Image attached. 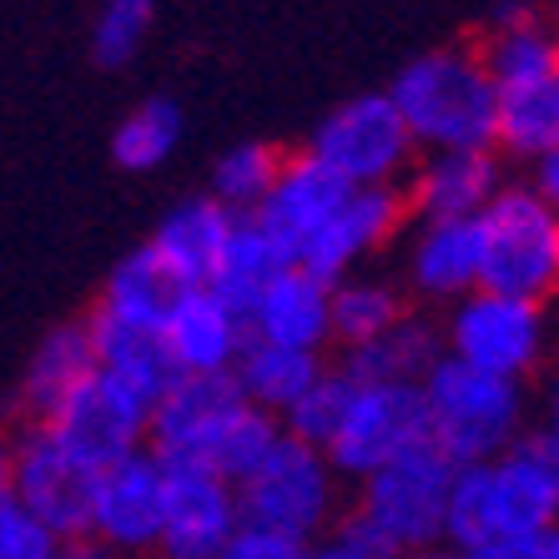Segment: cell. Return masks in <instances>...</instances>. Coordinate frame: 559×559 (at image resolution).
I'll use <instances>...</instances> for the list:
<instances>
[{
	"label": "cell",
	"instance_id": "1",
	"mask_svg": "<svg viewBox=\"0 0 559 559\" xmlns=\"http://www.w3.org/2000/svg\"><path fill=\"white\" fill-rule=\"evenodd\" d=\"M283 439V418L258 408L237 389L233 373L187 378L177 373L171 389L152 408V449L167 464L207 468L227 484L258 474V464Z\"/></svg>",
	"mask_w": 559,
	"mask_h": 559
},
{
	"label": "cell",
	"instance_id": "2",
	"mask_svg": "<svg viewBox=\"0 0 559 559\" xmlns=\"http://www.w3.org/2000/svg\"><path fill=\"white\" fill-rule=\"evenodd\" d=\"M559 530V449L545 433H524L499 459L464 464L449 495V539L459 555L534 539Z\"/></svg>",
	"mask_w": 559,
	"mask_h": 559
},
{
	"label": "cell",
	"instance_id": "3",
	"mask_svg": "<svg viewBox=\"0 0 559 559\" xmlns=\"http://www.w3.org/2000/svg\"><path fill=\"white\" fill-rule=\"evenodd\" d=\"M418 152H495L499 86L479 46H443L408 61L389 86Z\"/></svg>",
	"mask_w": 559,
	"mask_h": 559
},
{
	"label": "cell",
	"instance_id": "4",
	"mask_svg": "<svg viewBox=\"0 0 559 559\" xmlns=\"http://www.w3.org/2000/svg\"><path fill=\"white\" fill-rule=\"evenodd\" d=\"M459 464L439 443H418L373 479L358 484L343 534L378 559H408L439 549L449 539V495H454Z\"/></svg>",
	"mask_w": 559,
	"mask_h": 559
},
{
	"label": "cell",
	"instance_id": "5",
	"mask_svg": "<svg viewBox=\"0 0 559 559\" xmlns=\"http://www.w3.org/2000/svg\"><path fill=\"white\" fill-rule=\"evenodd\" d=\"M418 389H424L433 443L459 468L499 459L509 443L530 433L524 429V383H514V378L479 373V368L443 353Z\"/></svg>",
	"mask_w": 559,
	"mask_h": 559
},
{
	"label": "cell",
	"instance_id": "6",
	"mask_svg": "<svg viewBox=\"0 0 559 559\" xmlns=\"http://www.w3.org/2000/svg\"><path fill=\"white\" fill-rule=\"evenodd\" d=\"M308 156L338 171L348 187H399L418 167V142L389 92L333 106L308 136Z\"/></svg>",
	"mask_w": 559,
	"mask_h": 559
},
{
	"label": "cell",
	"instance_id": "7",
	"mask_svg": "<svg viewBox=\"0 0 559 559\" xmlns=\"http://www.w3.org/2000/svg\"><path fill=\"white\" fill-rule=\"evenodd\" d=\"M484 287L545 302L559 287V207L534 187H504L479 217Z\"/></svg>",
	"mask_w": 559,
	"mask_h": 559
},
{
	"label": "cell",
	"instance_id": "8",
	"mask_svg": "<svg viewBox=\"0 0 559 559\" xmlns=\"http://www.w3.org/2000/svg\"><path fill=\"white\" fill-rule=\"evenodd\" d=\"M242 520L273 524L302 545H318V534L338 514V468L323 449H308L302 439H277V449L258 464L252 479L237 484Z\"/></svg>",
	"mask_w": 559,
	"mask_h": 559
},
{
	"label": "cell",
	"instance_id": "9",
	"mask_svg": "<svg viewBox=\"0 0 559 559\" xmlns=\"http://www.w3.org/2000/svg\"><path fill=\"white\" fill-rule=\"evenodd\" d=\"M443 353L479 373L524 383L545 358V308L514 293L479 287L443 318Z\"/></svg>",
	"mask_w": 559,
	"mask_h": 559
},
{
	"label": "cell",
	"instance_id": "10",
	"mask_svg": "<svg viewBox=\"0 0 559 559\" xmlns=\"http://www.w3.org/2000/svg\"><path fill=\"white\" fill-rule=\"evenodd\" d=\"M429 439V408L418 383H358L338 439L328 443V464L338 468V479L364 484Z\"/></svg>",
	"mask_w": 559,
	"mask_h": 559
},
{
	"label": "cell",
	"instance_id": "11",
	"mask_svg": "<svg viewBox=\"0 0 559 559\" xmlns=\"http://www.w3.org/2000/svg\"><path fill=\"white\" fill-rule=\"evenodd\" d=\"M152 408L146 393L96 368L40 429H51L66 454H76L86 468H106L136 449H152Z\"/></svg>",
	"mask_w": 559,
	"mask_h": 559
},
{
	"label": "cell",
	"instance_id": "12",
	"mask_svg": "<svg viewBox=\"0 0 559 559\" xmlns=\"http://www.w3.org/2000/svg\"><path fill=\"white\" fill-rule=\"evenodd\" d=\"M162 514H167V459L156 449H136L117 464L96 468L86 534L102 539L117 559L156 555Z\"/></svg>",
	"mask_w": 559,
	"mask_h": 559
},
{
	"label": "cell",
	"instance_id": "13",
	"mask_svg": "<svg viewBox=\"0 0 559 559\" xmlns=\"http://www.w3.org/2000/svg\"><path fill=\"white\" fill-rule=\"evenodd\" d=\"M11 479H15V499H21L40 524H51L61 539L86 534L96 468H86L76 454H66L61 439H56L51 429L31 424V429L15 439Z\"/></svg>",
	"mask_w": 559,
	"mask_h": 559
},
{
	"label": "cell",
	"instance_id": "14",
	"mask_svg": "<svg viewBox=\"0 0 559 559\" xmlns=\"http://www.w3.org/2000/svg\"><path fill=\"white\" fill-rule=\"evenodd\" d=\"M237 524H242L237 484L192 464H167V514L156 559H222Z\"/></svg>",
	"mask_w": 559,
	"mask_h": 559
},
{
	"label": "cell",
	"instance_id": "15",
	"mask_svg": "<svg viewBox=\"0 0 559 559\" xmlns=\"http://www.w3.org/2000/svg\"><path fill=\"white\" fill-rule=\"evenodd\" d=\"M408 217V197L399 187H358L318 233L302 242L298 267H308L323 283H343L373 258L378 248H389L399 227Z\"/></svg>",
	"mask_w": 559,
	"mask_h": 559
},
{
	"label": "cell",
	"instance_id": "16",
	"mask_svg": "<svg viewBox=\"0 0 559 559\" xmlns=\"http://www.w3.org/2000/svg\"><path fill=\"white\" fill-rule=\"evenodd\" d=\"M162 343H167L171 368L187 378L237 373L252 343L248 312L222 298L217 287H187L182 302L171 308L167 328H162Z\"/></svg>",
	"mask_w": 559,
	"mask_h": 559
},
{
	"label": "cell",
	"instance_id": "17",
	"mask_svg": "<svg viewBox=\"0 0 559 559\" xmlns=\"http://www.w3.org/2000/svg\"><path fill=\"white\" fill-rule=\"evenodd\" d=\"M504 187L499 152H424L404 197L418 222H479Z\"/></svg>",
	"mask_w": 559,
	"mask_h": 559
},
{
	"label": "cell",
	"instance_id": "18",
	"mask_svg": "<svg viewBox=\"0 0 559 559\" xmlns=\"http://www.w3.org/2000/svg\"><path fill=\"white\" fill-rule=\"evenodd\" d=\"M248 333L252 343L273 348L323 353L333 343V283L312 277L308 267H287L248 308Z\"/></svg>",
	"mask_w": 559,
	"mask_h": 559
},
{
	"label": "cell",
	"instance_id": "19",
	"mask_svg": "<svg viewBox=\"0 0 559 559\" xmlns=\"http://www.w3.org/2000/svg\"><path fill=\"white\" fill-rule=\"evenodd\" d=\"M408 287L429 302H449L484 287V233L479 222H418L408 242Z\"/></svg>",
	"mask_w": 559,
	"mask_h": 559
},
{
	"label": "cell",
	"instance_id": "20",
	"mask_svg": "<svg viewBox=\"0 0 559 559\" xmlns=\"http://www.w3.org/2000/svg\"><path fill=\"white\" fill-rule=\"evenodd\" d=\"M353 192H358V187H348L338 171H328L318 156L298 152V156H283V171H277L273 192H267V202H262L252 217L267 222L287 248H293V258H298L302 242H308Z\"/></svg>",
	"mask_w": 559,
	"mask_h": 559
},
{
	"label": "cell",
	"instance_id": "21",
	"mask_svg": "<svg viewBox=\"0 0 559 559\" xmlns=\"http://www.w3.org/2000/svg\"><path fill=\"white\" fill-rule=\"evenodd\" d=\"M233 227H237V212H227L217 197H192V202H182V207H171L162 217V227L152 237V252L187 287H212Z\"/></svg>",
	"mask_w": 559,
	"mask_h": 559
},
{
	"label": "cell",
	"instance_id": "22",
	"mask_svg": "<svg viewBox=\"0 0 559 559\" xmlns=\"http://www.w3.org/2000/svg\"><path fill=\"white\" fill-rule=\"evenodd\" d=\"M489 76L499 92L509 86H530V81H549L559 76V31H549L530 5H499L495 31L479 46Z\"/></svg>",
	"mask_w": 559,
	"mask_h": 559
},
{
	"label": "cell",
	"instance_id": "23",
	"mask_svg": "<svg viewBox=\"0 0 559 559\" xmlns=\"http://www.w3.org/2000/svg\"><path fill=\"white\" fill-rule=\"evenodd\" d=\"M187 283L177 273H171L167 262L152 252V242L136 252H127V258L111 267V277H106V293L96 308L111 312V318H121V323H136V328H152V333H162L171 318V308L182 302Z\"/></svg>",
	"mask_w": 559,
	"mask_h": 559
},
{
	"label": "cell",
	"instance_id": "24",
	"mask_svg": "<svg viewBox=\"0 0 559 559\" xmlns=\"http://www.w3.org/2000/svg\"><path fill=\"white\" fill-rule=\"evenodd\" d=\"M86 333H92V353H96V368H102V373H117L121 383H131L136 393H146L152 404L171 389L177 368H171V358H167L162 333L136 328V323H121V318H111V312H102V308L92 312Z\"/></svg>",
	"mask_w": 559,
	"mask_h": 559
},
{
	"label": "cell",
	"instance_id": "25",
	"mask_svg": "<svg viewBox=\"0 0 559 559\" xmlns=\"http://www.w3.org/2000/svg\"><path fill=\"white\" fill-rule=\"evenodd\" d=\"M443 358V328L408 312L399 328L364 348H343V373L358 383H424L429 368Z\"/></svg>",
	"mask_w": 559,
	"mask_h": 559
},
{
	"label": "cell",
	"instance_id": "26",
	"mask_svg": "<svg viewBox=\"0 0 559 559\" xmlns=\"http://www.w3.org/2000/svg\"><path fill=\"white\" fill-rule=\"evenodd\" d=\"M92 373H96V353H92V333H86V323L51 328V333L36 343V353H31L26 383H21V399H26L31 418L46 424V418H51Z\"/></svg>",
	"mask_w": 559,
	"mask_h": 559
},
{
	"label": "cell",
	"instance_id": "27",
	"mask_svg": "<svg viewBox=\"0 0 559 559\" xmlns=\"http://www.w3.org/2000/svg\"><path fill=\"white\" fill-rule=\"evenodd\" d=\"M287 267H298V258H293V248H287L283 237H277L262 217H237L212 287H217L227 302H237V308L248 312L252 302L262 298V287H273Z\"/></svg>",
	"mask_w": 559,
	"mask_h": 559
},
{
	"label": "cell",
	"instance_id": "28",
	"mask_svg": "<svg viewBox=\"0 0 559 559\" xmlns=\"http://www.w3.org/2000/svg\"><path fill=\"white\" fill-rule=\"evenodd\" d=\"M323 353H298V348H273V343H248L242 364H237V389L248 393L258 408L283 418L302 393L323 378Z\"/></svg>",
	"mask_w": 559,
	"mask_h": 559
},
{
	"label": "cell",
	"instance_id": "29",
	"mask_svg": "<svg viewBox=\"0 0 559 559\" xmlns=\"http://www.w3.org/2000/svg\"><path fill=\"white\" fill-rule=\"evenodd\" d=\"M549 146H559V76L499 92L495 152L514 156V162H524V167H534Z\"/></svg>",
	"mask_w": 559,
	"mask_h": 559
},
{
	"label": "cell",
	"instance_id": "30",
	"mask_svg": "<svg viewBox=\"0 0 559 559\" xmlns=\"http://www.w3.org/2000/svg\"><path fill=\"white\" fill-rule=\"evenodd\" d=\"M404 318L408 298L389 277L353 273L343 283H333V343H343V348H364V343L383 338L389 328H399Z\"/></svg>",
	"mask_w": 559,
	"mask_h": 559
},
{
	"label": "cell",
	"instance_id": "31",
	"mask_svg": "<svg viewBox=\"0 0 559 559\" xmlns=\"http://www.w3.org/2000/svg\"><path fill=\"white\" fill-rule=\"evenodd\" d=\"M182 142V106L167 102V96H152V102L131 106L127 117L111 131V162L121 171H156L177 152Z\"/></svg>",
	"mask_w": 559,
	"mask_h": 559
},
{
	"label": "cell",
	"instance_id": "32",
	"mask_svg": "<svg viewBox=\"0 0 559 559\" xmlns=\"http://www.w3.org/2000/svg\"><path fill=\"white\" fill-rule=\"evenodd\" d=\"M277 171H283V156H277L273 146L242 142L217 156V167H212V197H217L227 212H237V217H252V212L267 202V192H273Z\"/></svg>",
	"mask_w": 559,
	"mask_h": 559
},
{
	"label": "cell",
	"instance_id": "33",
	"mask_svg": "<svg viewBox=\"0 0 559 559\" xmlns=\"http://www.w3.org/2000/svg\"><path fill=\"white\" fill-rule=\"evenodd\" d=\"M353 399H358V378H348L343 368H323V378H318L298 404L283 414V433H287V439H302L308 449H323V454H328V443L338 439Z\"/></svg>",
	"mask_w": 559,
	"mask_h": 559
},
{
	"label": "cell",
	"instance_id": "34",
	"mask_svg": "<svg viewBox=\"0 0 559 559\" xmlns=\"http://www.w3.org/2000/svg\"><path fill=\"white\" fill-rule=\"evenodd\" d=\"M152 15H156V0H102V15H96V31H92L96 61L127 66L146 46Z\"/></svg>",
	"mask_w": 559,
	"mask_h": 559
},
{
	"label": "cell",
	"instance_id": "35",
	"mask_svg": "<svg viewBox=\"0 0 559 559\" xmlns=\"http://www.w3.org/2000/svg\"><path fill=\"white\" fill-rule=\"evenodd\" d=\"M61 534L51 524H40L21 499L0 504V559H56Z\"/></svg>",
	"mask_w": 559,
	"mask_h": 559
},
{
	"label": "cell",
	"instance_id": "36",
	"mask_svg": "<svg viewBox=\"0 0 559 559\" xmlns=\"http://www.w3.org/2000/svg\"><path fill=\"white\" fill-rule=\"evenodd\" d=\"M222 559H308V545L283 530H273V524L242 520L237 534L227 539V549H222Z\"/></svg>",
	"mask_w": 559,
	"mask_h": 559
},
{
	"label": "cell",
	"instance_id": "37",
	"mask_svg": "<svg viewBox=\"0 0 559 559\" xmlns=\"http://www.w3.org/2000/svg\"><path fill=\"white\" fill-rule=\"evenodd\" d=\"M464 559H559V530L555 534H534V539H504V545L474 549Z\"/></svg>",
	"mask_w": 559,
	"mask_h": 559
},
{
	"label": "cell",
	"instance_id": "38",
	"mask_svg": "<svg viewBox=\"0 0 559 559\" xmlns=\"http://www.w3.org/2000/svg\"><path fill=\"white\" fill-rule=\"evenodd\" d=\"M530 187L545 197L549 207H559V146H549V152L530 167Z\"/></svg>",
	"mask_w": 559,
	"mask_h": 559
},
{
	"label": "cell",
	"instance_id": "39",
	"mask_svg": "<svg viewBox=\"0 0 559 559\" xmlns=\"http://www.w3.org/2000/svg\"><path fill=\"white\" fill-rule=\"evenodd\" d=\"M308 559H378V555H368L364 545H353L348 534H328V539H318V545H308Z\"/></svg>",
	"mask_w": 559,
	"mask_h": 559
},
{
	"label": "cell",
	"instance_id": "40",
	"mask_svg": "<svg viewBox=\"0 0 559 559\" xmlns=\"http://www.w3.org/2000/svg\"><path fill=\"white\" fill-rule=\"evenodd\" d=\"M56 559H117V555H111L102 539H92V534H76V539H61Z\"/></svg>",
	"mask_w": 559,
	"mask_h": 559
},
{
	"label": "cell",
	"instance_id": "41",
	"mask_svg": "<svg viewBox=\"0 0 559 559\" xmlns=\"http://www.w3.org/2000/svg\"><path fill=\"white\" fill-rule=\"evenodd\" d=\"M539 433H545V439L559 449V373L549 378V393H545V429H539Z\"/></svg>",
	"mask_w": 559,
	"mask_h": 559
},
{
	"label": "cell",
	"instance_id": "42",
	"mask_svg": "<svg viewBox=\"0 0 559 559\" xmlns=\"http://www.w3.org/2000/svg\"><path fill=\"white\" fill-rule=\"evenodd\" d=\"M15 499V479H11V449H0V504Z\"/></svg>",
	"mask_w": 559,
	"mask_h": 559
},
{
	"label": "cell",
	"instance_id": "43",
	"mask_svg": "<svg viewBox=\"0 0 559 559\" xmlns=\"http://www.w3.org/2000/svg\"><path fill=\"white\" fill-rule=\"evenodd\" d=\"M408 559H464V555L449 549V545H439V549H424V555H408Z\"/></svg>",
	"mask_w": 559,
	"mask_h": 559
}]
</instances>
